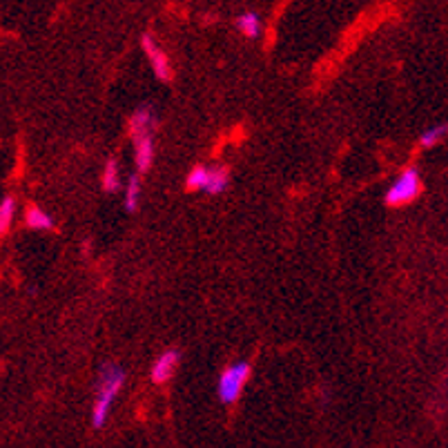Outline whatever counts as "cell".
<instances>
[{"label": "cell", "mask_w": 448, "mask_h": 448, "mask_svg": "<svg viewBox=\"0 0 448 448\" xmlns=\"http://www.w3.org/2000/svg\"><path fill=\"white\" fill-rule=\"evenodd\" d=\"M125 384V372L117 363H105L98 372L96 381V395H94V406H92V426L94 429H103L110 417V408L117 395L121 393Z\"/></svg>", "instance_id": "6da1fadb"}, {"label": "cell", "mask_w": 448, "mask_h": 448, "mask_svg": "<svg viewBox=\"0 0 448 448\" xmlns=\"http://www.w3.org/2000/svg\"><path fill=\"white\" fill-rule=\"evenodd\" d=\"M422 192V176L417 168H406L397 179L390 183L384 196V203L390 207H402L406 203L415 201Z\"/></svg>", "instance_id": "7a4b0ae2"}, {"label": "cell", "mask_w": 448, "mask_h": 448, "mask_svg": "<svg viewBox=\"0 0 448 448\" xmlns=\"http://www.w3.org/2000/svg\"><path fill=\"white\" fill-rule=\"evenodd\" d=\"M250 377V363L248 361H236L232 366H227L221 374H218L216 381V395L221 404H234L241 397L243 386L248 384Z\"/></svg>", "instance_id": "3957f363"}, {"label": "cell", "mask_w": 448, "mask_h": 448, "mask_svg": "<svg viewBox=\"0 0 448 448\" xmlns=\"http://www.w3.org/2000/svg\"><path fill=\"white\" fill-rule=\"evenodd\" d=\"M141 47H143L145 56H148V60H150L154 76L159 80H163V83L172 80V62H170L168 54H165V51L159 47V43H156L152 34H143L141 36Z\"/></svg>", "instance_id": "277c9868"}, {"label": "cell", "mask_w": 448, "mask_h": 448, "mask_svg": "<svg viewBox=\"0 0 448 448\" xmlns=\"http://www.w3.org/2000/svg\"><path fill=\"white\" fill-rule=\"evenodd\" d=\"M179 361H181V355L176 348H168L163 350L159 357H156L154 366H152V381L154 384H165L174 377L176 368H179Z\"/></svg>", "instance_id": "5b68a950"}, {"label": "cell", "mask_w": 448, "mask_h": 448, "mask_svg": "<svg viewBox=\"0 0 448 448\" xmlns=\"http://www.w3.org/2000/svg\"><path fill=\"white\" fill-rule=\"evenodd\" d=\"M152 128H154V112L148 105L139 107L130 117V137H132V141H139L143 137H148V134H152Z\"/></svg>", "instance_id": "8992f818"}, {"label": "cell", "mask_w": 448, "mask_h": 448, "mask_svg": "<svg viewBox=\"0 0 448 448\" xmlns=\"http://www.w3.org/2000/svg\"><path fill=\"white\" fill-rule=\"evenodd\" d=\"M134 161H137L139 174L148 172L152 168V163H154V137L152 134L134 141Z\"/></svg>", "instance_id": "52a82bcc"}, {"label": "cell", "mask_w": 448, "mask_h": 448, "mask_svg": "<svg viewBox=\"0 0 448 448\" xmlns=\"http://www.w3.org/2000/svg\"><path fill=\"white\" fill-rule=\"evenodd\" d=\"M234 25L248 38H259V36H261V31H264V20H261V16L255 14V12H245L241 16H236Z\"/></svg>", "instance_id": "ba28073f"}, {"label": "cell", "mask_w": 448, "mask_h": 448, "mask_svg": "<svg viewBox=\"0 0 448 448\" xmlns=\"http://www.w3.org/2000/svg\"><path fill=\"white\" fill-rule=\"evenodd\" d=\"M25 225L31 230H51L54 227V218L47 214L43 207L38 205H29L25 210Z\"/></svg>", "instance_id": "9c48e42d"}, {"label": "cell", "mask_w": 448, "mask_h": 448, "mask_svg": "<svg viewBox=\"0 0 448 448\" xmlns=\"http://www.w3.org/2000/svg\"><path fill=\"white\" fill-rule=\"evenodd\" d=\"M230 185V170L218 165V168H210L207 172V185H205V192L207 194H221L227 190Z\"/></svg>", "instance_id": "30bf717a"}, {"label": "cell", "mask_w": 448, "mask_h": 448, "mask_svg": "<svg viewBox=\"0 0 448 448\" xmlns=\"http://www.w3.org/2000/svg\"><path fill=\"white\" fill-rule=\"evenodd\" d=\"M101 185L105 192H119L121 187V172H119V163L117 159H107L105 168H103V176H101Z\"/></svg>", "instance_id": "8fae6325"}, {"label": "cell", "mask_w": 448, "mask_h": 448, "mask_svg": "<svg viewBox=\"0 0 448 448\" xmlns=\"http://www.w3.org/2000/svg\"><path fill=\"white\" fill-rule=\"evenodd\" d=\"M141 203V179L139 174H132L125 183V210L137 212Z\"/></svg>", "instance_id": "7c38bea8"}, {"label": "cell", "mask_w": 448, "mask_h": 448, "mask_svg": "<svg viewBox=\"0 0 448 448\" xmlns=\"http://www.w3.org/2000/svg\"><path fill=\"white\" fill-rule=\"evenodd\" d=\"M207 172H210V168H205V165H194V168L190 170V174H187V179H185V187H187V190H192V192L205 190Z\"/></svg>", "instance_id": "4fadbf2b"}, {"label": "cell", "mask_w": 448, "mask_h": 448, "mask_svg": "<svg viewBox=\"0 0 448 448\" xmlns=\"http://www.w3.org/2000/svg\"><path fill=\"white\" fill-rule=\"evenodd\" d=\"M14 214H16V199L14 196H5V199L0 201V236L12 227Z\"/></svg>", "instance_id": "5bb4252c"}, {"label": "cell", "mask_w": 448, "mask_h": 448, "mask_svg": "<svg viewBox=\"0 0 448 448\" xmlns=\"http://www.w3.org/2000/svg\"><path fill=\"white\" fill-rule=\"evenodd\" d=\"M446 137V125L442 123V125H435V128H431V130H426L422 137H420V145L422 148H435L437 143H440L442 139Z\"/></svg>", "instance_id": "9a60e30c"}]
</instances>
